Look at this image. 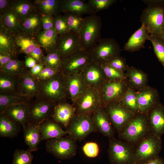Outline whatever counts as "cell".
<instances>
[{"instance_id": "6da1fadb", "label": "cell", "mask_w": 164, "mask_h": 164, "mask_svg": "<svg viewBox=\"0 0 164 164\" xmlns=\"http://www.w3.org/2000/svg\"><path fill=\"white\" fill-rule=\"evenodd\" d=\"M38 81L39 89L36 97L55 104L66 102L68 96L65 88L64 76L61 73L59 72L49 79Z\"/></svg>"}, {"instance_id": "7a4b0ae2", "label": "cell", "mask_w": 164, "mask_h": 164, "mask_svg": "<svg viewBox=\"0 0 164 164\" xmlns=\"http://www.w3.org/2000/svg\"><path fill=\"white\" fill-rule=\"evenodd\" d=\"M148 5L142 12L140 21L150 35L158 36L163 31L164 1L143 0Z\"/></svg>"}, {"instance_id": "3957f363", "label": "cell", "mask_w": 164, "mask_h": 164, "mask_svg": "<svg viewBox=\"0 0 164 164\" xmlns=\"http://www.w3.org/2000/svg\"><path fill=\"white\" fill-rule=\"evenodd\" d=\"M150 133L148 116L139 113L118 134L121 139L130 144L138 143Z\"/></svg>"}, {"instance_id": "277c9868", "label": "cell", "mask_w": 164, "mask_h": 164, "mask_svg": "<svg viewBox=\"0 0 164 164\" xmlns=\"http://www.w3.org/2000/svg\"><path fill=\"white\" fill-rule=\"evenodd\" d=\"M101 18L94 14L84 18L83 26L79 33L83 50L89 51L92 49L101 38Z\"/></svg>"}, {"instance_id": "5b68a950", "label": "cell", "mask_w": 164, "mask_h": 164, "mask_svg": "<svg viewBox=\"0 0 164 164\" xmlns=\"http://www.w3.org/2000/svg\"><path fill=\"white\" fill-rule=\"evenodd\" d=\"M134 150L135 164H143L159 156L162 148L161 137L150 133Z\"/></svg>"}, {"instance_id": "8992f818", "label": "cell", "mask_w": 164, "mask_h": 164, "mask_svg": "<svg viewBox=\"0 0 164 164\" xmlns=\"http://www.w3.org/2000/svg\"><path fill=\"white\" fill-rule=\"evenodd\" d=\"M134 150L125 141L114 137L109 139L108 152L110 164H135Z\"/></svg>"}, {"instance_id": "52a82bcc", "label": "cell", "mask_w": 164, "mask_h": 164, "mask_svg": "<svg viewBox=\"0 0 164 164\" xmlns=\"http://www.w3.org/2000/svg\"><path fill=\"white\" fill-rule=\"evenodd\" d=\"M89 51L93 61L99 64H103L112 58L119 56L121 49L119 44L114 39L104 38H101Z\"/></svg>"}, {"instance_id": "ba28073f", "label": "cell", "mask_w": 164, "mask_h": 164, "mask_svg": "<svg viewBox=\"0 0 164 164\" xmlns=\"http://www.w3.org/2000/svg\"><path fill=\"white\" fill-rule=\"evenodd\" d=\"M47 152L57 159H70L75 155L77 147L76 141L63 137L48 140L46 143Z\"/></svg>"}, {"instance_id": "9c48e42d", "label": "cell", "mask_w": 164, "mask_h": 164, "mask_svg": "<svg viewBox=\"0 0 164 164\" xmlns=\"http://www.w3.org/2000/svg\"><path fill=\"white\" fill-rule=\"evenodd\" d=\"M69 137L75 140H81L90 133L97 131L90 116L76 114L67 128Z\"/></svg>"}, {"instance_id": "30bf717a", "label": "cell", "mask_w": 164, "mask_h": 164, "mask_svg": "<svg viewBox=\"0 0 164 164\" xmlns=\"http://www.w3.org/2000/svg\"><path fill=\"white\" fill-rule=\"evenodd\" d=\"M76 114L91 116L102 105L98 89L86 87L73 104Z\"/></svg>"}, {"instance_id": "8fae6325", "label": "cell", "mask_w": 164, "mask_h": 164, "mask_svg": "<svg viewBox=\"0 0 164 164\" xmlns=\"http://www.w3.org/2000/svg\"><path fill=\"white\" fill-rule=\"evenodd\" d=\"M34 99L29 104L27 123L40 124L44 121L52 118L56 104L38 97Z\"/></svg>"}, {"instance_id": "7c38bea8", "label": "cell", "mask_w": 164, "mask_h": 164, "mask_svg": "<svg viewBox=\"0 0 164 164\" xmlns=\"http://www.w3.org/2000/svg\"><path fill=\"white\" fill-rule=\"evenodd\" d=\"M104 107L113 127L118 133L136 115L124 106L119 101L111 102Z\"/></svg>"}, {"instance_id": "4fadbf2b", "label": "cell", "mask_w": 164, "mask_h": 164, "mask_svg": "<svg viewBox=\"0 0 164 164\" xmlns=\"http://www.w3.org/2000/svg\"><path fill=\"white\" fill-rule=\"evenodd\" d=\"M92 61L89 51L80 50L63 60V65L60 72L64 76L82 73Z\"/></svg>"}, {"instance_id": "5bb4252c", "label": "cell", "mask_w": 164, "mask_h": 164, "mask_svg": "<svg viewBox=\"0 0 164 164\" xmlns=\"http://www.w3.org/2000/svg\"><path fill=\"white\" fill-rule=\"evenodd\" d=\"M124 80H106L98 89L101 105L104 107L109 103L120 101L125 91Z\"/></svg>"}, {"instance_id": "9a60e30c", "label": "cell", "mask_w": 164, "mask_h": 164, "mask_svg": "<svg viewBox=\"0 0 164 164\" xmlns=\"http://www.w3.org/2000/svg\"><path fill=\"white\" fill-rule=\"evenodd\" d=\"M56 49L62 60L83 50L79 34L70 31L65 34L58 35Z\"/></svg>"}, {"instance_id": "2e32d148", "label": "cell", "mask_w": 164, "mask_h": 164, "mask_svg": "<svg viewBox=\"0 0 164 164\" xmlns=\"http://www.w3.org/2000/svg\"><path fill=\"white\" fill-rule=\"evenodd\" d=\"M92 116L93 123L97 131L109 139L114 137L113 127L104 107L102 105L99 107Z\"/></svg>"}, {"instance_id": "e0dca14e", "label": "cell", "mask_w": 164, "mask_h": 164, "mask_svg": "<svg viewBox=\"0 0 164 164\" xmlns=\"http://www.w3.org/2000/svg\"><path fill=\"white\" fill-rule=\"evenodd\" d=\"M86 87L98 89L106 80L100 65L92 61L82 72Z\"/></svg>"}, {"instance_id": "ac0fdd59", "label": "cell", "mask_w": 164, "mask_h": 164, "mask_svg": "<svg viewBox=\"0 0 164 164\" xmlns=\"http://www.w3.org/2000/svg\"><path fill=\"white\" fill-rule=\"evenodd\" d=\"M19 92L20 95L32 99L36 96L39 89V81L30 74L26 67L18 76Z\"/></svg>"}, {"instance_id": "d6986e66", "label": "cell", "mask_w": 164, "mask_h": 164, "mask_svg": "<svg viewBox=\"0 0 164 164\" xmlns=\"http://www.w3.org/2000/svg\"><path fill=\"white\" fill-rule=\"evenodd\" d=\"M64 76L65 88L68 97L73 104L86 87L82 73Z\"/></svg>"}, {"instance_id": "ffe728a7", "label": "cell", "mask_w": 164, "mask_h": 164, "mask_svg": "<svg viewBox=\"0 0 164 164\" xmlns=\"http://www.w3.org/2000/svg\"><path fill=\"white\" fill-rule=\"evenodd\" d=\"M150 110L148 116L150 132L161 138L164 134V107L157 103Z\"/></svg>"}, {"instance_id": "44dd1931", "label": "cell", "mask_w": 164, "mask_h": 164, "mask_svg": "<svg viewBox=\"0 0 164 164\" xmlns=\"http://www.w3.org/2000/svg\"><path fill=\"white\" fill-rule=\"evenodd\" d=\"M12 35L17 55L24 53L28 55L36 47L40 46L34 37L22 31L12 33Z\"/></svg>"}, {"instance_id": "7402d4cb", "label": "cell", "mask_w": 164, "mask_h": 164, "mask_svg": "<svg viewBox=\"0 0 164 164\" xmlns=\"http://www.w3.org/2000/svg\"><path fill=\"white\" fill-rule=\"evenodd\" d=\"M76 112V108L73 104L66 102H61L56 104L51 118L67 128Z\"/></svg>"}, {"instance_id": "603a6c76", "label": "cell", "mask_w": 164, "mask_h": 164, "mask_svg": "<svg viewBox=\"0 0 164 164\" xmlns=\"http://www.w3.org/2000/svg\"><path fill=\"white\" fill-rule=\"evenodd\" d=\"M136 94L140 113H146L157 104L158 94L155 89L144 88Z\"/></svg>"}, {"instance_id": "cb8c5ba5", "label": "cell", "mask_w": 164, "mask_h": 164, "mask_svg": "<svg viewBox=\"0 0 164 164\" xmlns=\"http://www.w3.org/2000/svg\"><path fill=\"white\" fill-rule=\"evenodd\" d=\"M39 130L42 140L60 138L67 134V132L52 118L42 122L39 125Z\"/></svg>"}, {"instance_id": "d4e9b609", "label": "cell", "mask_w": 164, "mask_h": 164, "mask_svg": "<svg viewBox=\"0 0 164 164\" xmlns=\"http://www.w3.org/2000/svg\"><path fill=\"white\" fill-rule=\"evenodd\" d=\"M150 35L146 27L142 24L141 27L132 34L125 44L124 50L133 52L144 48V44L146 40H149Z\"/></svg>"}, {"instance_id": "484cf974", "label": "cell", "mask_w": 164, "mask_h": 164, "mask_svg": "<svg viewBox=\"0 0 164 164\" xmlns=\"http://www.w3.org/2000/svg\"><path fill=\"white\" fill-rule=\"evenodd\" d=\"M29 107V104L14 105L7 107L3 113L13 121L19 123L23 129L27 123Z\"/></svg>"}, {"instance_id": "4316f807", "label": "cell", "mask_w": 164, "mask_h": 164, "mask_svg": "<svg viewBox=\"0 0 164 164\" xmlns=\"http://www.w3.org/2000/svg\"><path fill=\"white\" fill-rule=\"evenodd\" d=\"M40 124L27 123L24 128L25 142L31 151L38 149V146L42 140L39 130Z\"/></svg>"}, {"instance_id": "83f0119b", "label": "cell", "mask_w": 164, "mask_h": 164, "mask_svg": "<svg viewBox=\"0 0 164 164\" xmlns=\"http://www.w3.org/2000/svg\"><path fill=\"white\" fill-rule=\"evenodd\" d=\"M18 76L0 72V94L8 95H20Z\"/></svg>"}, {"instance_id": "f1b7e54d", "label": "cell", "mask_w": 164, "mask_h": 164, "mask_svg": "<svg viewBox=\"0 0 164 164\" xmlns=\"http://www.w3.org/2000/svg\"><path fill=\"white\" fill-rule=\"evenodd\" d=\"M21 127L19 123L13 121L4 113H0L1 137L13 138L20 132Z\"/></svg>"}, {"instance_id": "f546056e", "label": "cell", "mask_w": 164, "mask_h": 164, "mask_svg": "<svg viewBox=\"0 0 164 164\" xmlns=\"http://www.w3.org/2000/svg\"><path fill=\"white\" fill-rule=\"evenodd\" d=\"M33 2L40 13L54 17L62 12V0H34Z\"/></svg>"}, {"instance_id": "4dcf8cb0", "label": "cell", "mask_w": 164, "mask_h": 164, "mask_svg": "<svg viewBox=\"0 0 164 164\" xmlns=\"http://www.w3.org/2000/svg\"><path fill=\"white\" fill-rule=\"evenodd\" d=\"M22 31L33 37L42 30L41 15L37 11L21 20Z\"/></svg>"}, {"instance_id": "1f68e13d", "label": "cell", "mask_w": 164, "mask_h": 164, "mask_svg": "<svg viewBox=\"0 0 164 164\" xmlns=\"http://www.w3.org/2000/svg\"><path fill=\"white\" fill-rule=\"evenodd\" d=\"M21 20L11 9L0 14V26L12 33L22 31Z\"/></svg>"}, {"instance_id": "d6a6232c", "label": "cell", "mask_w": 164, "mask_h": 164, "mask_svg": "<svg viewBox=\"0 0 164 164\" xmlns=\"http://www.w3.org/2000/svg\"><path fill=\"white\" fill-rule=\"evenodd\" d=\"M58 35L54 28L46 31H41L34 38L46 52L56 49Z\"/></svg>"}, {"instance_id": "836d02e7", "label": "cell", "mask_w": 164, "mask_h": 164, "mask_svg": "<svg viewBox=\"0 0 164 164\" xmlns=\"http://www.w3.org/2000/svg\"><path fill=\"white\" fill-rule=\"evenodd\" d=\"M62 12L73 13L80 15L94 12L88 3L81 0H62Z\"/></svg>"}, {"instance_id": "e575fe53", "label": "cell", "mask_w": 164, "mask_h": 164, "mask_svg": "<svg viewBox=\"0 0 164 164\" xmlns=\"http://www.w3.org/2000/svg\"><path fill=\"white\" fill-rule=\"evenodd\" d=\"M10 8L21 20L37 12L33 1L10 0Z\"/></svg>"}, {"instance_id": "d590c367", "label": "cell", "mask_w": 164, "mask_h": 164, "mask_svg": "<svg viewBox=\"0 0 164 164\" xmlns=\"http://www.w3.org/2000/svg\"><path fill=\"white\" fill-rule=\"evenodd\" d=\"M0 52L16 58L18 55L14 46L12 33L0 26Z\"/></svg>"}, {"instance_id": "8d00e7d4", "label": "cell", "mask_w": 164, "mask_h": 164, "mask_svg": "<svg viewBox=\"0 0 164 164\" xmlns=\"http://www.w3.org/2000/svg\"><path fill=\"white\" fill-rule=\"evenodd\" d=\"M21 95H8L0 94V113L7 107L14 105L29 104L32 100Z\"/></svg>"}, {"instance_id": "74e56055", "label": "cell", "mask_w": 164, "mask_h": 164, "mask_svg": "<svg viewBox=\"0 0 164 164\" xmlns=\"http://www.w3.org/2000/svg\"><path fill=\"white\" fill-rule=\"evenodd\" d=\"M119 101L135 114L139 113L136 93L132 88H129L126 90Z\"/></svg>"}, {"instance_id": "f35d334b", "label": "cell", "mask_w": 164, "mask_h": 164, "mask_svg": "<svg viewBox=\"0 0 164 164\" xmlns=\"http://www.w3.org/2000/svg\"><path fill=\"white\" fill-rule=\"evenodd\" d=\"M44 59L45 66L59 72L62 68L63 62L56 49L47 52Z\"/></svg>"}, {"instance_id": "ab89813d", "label": "cell", "mask_w": 164, "mask_h": 164, "mask_svg": "<svg viewBox=\"0 0 164 164\" xmlns=\"http://www.w3.org/2000/svg\"><path fill=\"white\" fill-rule=\"evenodd\" d=\"M127 70L129 79L134 86L137 87H141L145 85L147 77L145 73L133 67H128Z\"/></svg>"}, {"instance_id": "60d3db41", "label": "cell", "mask_w": 164, "mask_h": 164, "mask_svg": "<svg viewBox=\"0 0 164 164\" xmlns=\"http://www.w3.org/2000/svg\"><path fill=\"white\" fill-rule=\"evenodd\" d=\"M25 67L24 61L15 58L12 60L0 69V72L13 76H19Z\"/></svg>"}, {"instance_id": "b9f144b4", "label": "cell", "mask_w": 164, "mask_h": 164, "mask_svg": "<svg viewBox=\"0 0 164 164\" xmlns=\"http://www.w3.org/2000/svg\"><path fill=\"white\" fill-rule=\"evenodd\" d=\"M64 13L70 31L79 33L84 24V18L75 13Z\"/></svg>"}, {"instance_id": "7bdbcfd3", "label": "cell", "mask_w": 164, "mask_h": 164, "mask_svg": "<svg viewBox=\"0 0 164 164\" xmlns=\"http://www.w3.org/2000/svg\"><path fill=\"white\" fill-rule=\"evenodd\" d=\"M29 149H17L14 152L12 164H32L33 156Z\"/></svg>"}, {"instance_id": "ee69618b", "label": "cell", "mask_w": 164, "mask_h": 164, "mask_svg": "<svg viewBox=\"0 0 164 164\" xmlns=\"http://www.w3.org/2000/svg\"><path fill=\"white\" fill-rule=\"evenodd\" d=\"M149 40L152 43L155 54L164 67V41L157 36L150 35Z\"/></svg>"}, {"instance_id": "f6af8a7d", "label": "cell", "mask_w": 164, "mask_h": 164, "mask_svg": "<svg viewBox=\"0 0 164 164\" xmlns=\"http://www.w3.org/2000/svg\"><path fill=\"white\" fill-rule=\"evenodd\" d=\"M103 71L106 80L113 81H122L126 76L123 72L114 69L106 64H99Z\"/></svg>"}, {"instance_id": "bcb514c9", "label": "cell", "mask_w": 164, "mask_h": 164, "mask_svg": "<svg viewBox=\"0 0 164 164\" xmlns=\"http://www.w3.org/2000/svg\"><path fill=\"white\" fill-rule=\"evenodd\" d=\"M53 27L58 35L70 31L65 15L59 14L54 18Z\"/></svg>"}, {"instance_id": "7dc6e473", "label": "cell", "mask_w": 164, "mask_h": 164, "mask_svg": "<svg viewBox=\"0 0 164 164\" xmlns=\"http://www.w3.org/2000/svg\"><path fill=\"white\" fill-rule=\"evenodd\" d=\"M116 1V0H89L87 3L94 10L97 11L108 8Z\"/></svg>"}, {"instance_id": "c3c4849f", "label": "cell", "mask_w": 164, "mask_h": 164, "mask_svg": "<svg viewBox=\"0 0 164 164\" xmlns=\"http://www.w3.org/2000/svg\"><path fill=\"white\" fill-rule=\"evenodd\" d=\"M105 64L114 69L123 72L127 70L128 67L125 59L120 56H116L112 58Z\"/></svg>"}, {"instance_id": "681fc988", "label": "cell", "mask_w": 164, "mask_h": 164, "mask_svg": "<svg viewBox=\"0 0 164 164\" xmlns=\"http://www.w3.org/2000/svg\"><path fill=\"white\" fill-rule=\"evenodd\" d=\"M82 150L84 154L87 157L90 158L97 156L99 151L98 145L94 142L86 143L83 146Z\"/></svg>"}, {"instance_id": "f907efd6", "label": "cell", "mask_w": 164, "mask_h": 164, "mask_svg": "<svg viewBox=\"0 0 164 164\" xmlns=\"http://www.w3.org/2000/svg\"><path fill=\"white\" fill-rule=\"evenodd\" d=\"M60 72L45 66L40 73L35 77L38 81L45 80L51 78Z\"/></svg>"}, {"instance_id": "816d5d0a", "label": "cell", "mask_w": 164, "mask_h": 164, "mask_svg": "<svg viewBox=\"0 0 164 164\" xmlns=\"http://www.w3.org/2000/svg\"><path fill=\"white\" fill-rule=\"evenodd\" d=\"M39 13L41 15L42 30L46 31L54 28V17L48 15Z\"/></svg>"}, {"instance_id": "f5cc1de1", "label": "cell", "mask_w": 164, "mask_h": 164, "mask_svg": "<svg viewBox=\"0 0 164 164\" xmlns=\"http://www.w3.org/2000/svg\"><path fill=\"white\" fill-rule=\"evenodd\" d=\"M40 46H37L27 55L32 57L38 63H44V59L45 56Z\"/></svg>"}, {"instance_id": "db71d44e", "label": "cell", "mask_w": 164, "mask_h": 164, "mask_svg": "<svg viewBox=\"0 0 164 164\" xmlns=\"http://www.w3.org/2000/svg\"><path fill=\"white\" fill-rule=\"evenodd\" d=\"M15 58L9 54L0 52V69Z\"/></svg>"}, {"instance_id": "11a10c76", "label": "cell", "mask_w": 164, "mask_h": 164, "mask_svg": "<svg viewBox=\"0 0 164 164\" xmlns=\"http://www.w3.org/2000/svg\"><path fill=\"white\" fill-rule=\"evenodd\" d=\"M45 66L44 63H37L35 66L29 70V72L32 76H36L40 73Z\"/></svg>"}, {"instance_id": "9f6ffc18", "label": "cell", "mask_w": 164, "mask_h": 164, "mask_svg": "<svg viewBox=\"0 0 164 164\" xmlns=\"http://www.w3.org/2000/svg\"><path fill=\"white\" fill-rule=\"evenodd\" d=\"M37 63L35 60L30 56L26 55L25 56L24 64L26 68L30 69L35 66Z\"/></svg>"}, {"instance_id": "6f0895ef", "label": "cell", "mask_w": 164, "mask_h": 164, "mask_svg": "<svg viewBox=\"0 0 164 164\" xmlns=\"http://www.w3.org/2000/svg\"><path fill=\"white\" fill-rule=\"evenodd\" d=\"M10 0H0V14L10 9Z\"/></svg>"}, {"instance_id": "680465c9", "label": "cell", "mask_w": 164, "mask_h": 164, "mask_svg": "<svg viewBox=\"0 0 164 164\" xmlns=\"http://www.w3.org/2000/svg\"><path fill=\"white\" fill-rule=\"evenodd\" d=\"M143 164H164V159L159 156Z\"/></svg>"}, {"instance_id": "91938a15", "label": "cell", "mask_w": 164, "mask_h": 164, "mask_svg": "<svg viewBox=\"0 0 164 164\" xmlns=\"http://www.w3.org/2000/svg\"><path fill=\"white\" fill-rule=\"evenodd\" d=\"M157 36H159L164 41V31H163L161 34Z\"/></svg>"}, {"instance_id": "94428289", "label": "cell", "mask_w": 164, "mask_h": 164, "mask_svg": "<svg viewBox=\"0 0 164 164\" xmlns=\"http://www.w3.org/2000/svg\"><path fill=\"white\" fill-rule=\"evenodd\" d=\"M162 29H163V31H164V20H163V26H162Z\"/></svg>"}]
</instances>
